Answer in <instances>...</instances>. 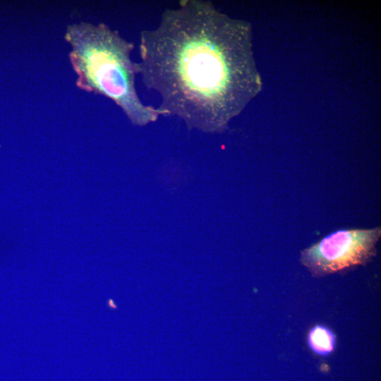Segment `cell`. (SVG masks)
Segmentation results:
<instances>
[{
  "instance_id": "obj_1",
  "label": "cell",
  "mask_w": 381,
  "mask_h": 381,
  "mask_svg": "<svg viewBox=\"0 0 381 381\" xmlns=\"http://www.w3.org/2000/svg\"><path fill=\"white\" fill-rule=\"evenodd\" d=\"M246 26L209 1L182 0L141 31L136 62L143 85L159 96L162 115L188 128L223 130L253 90Z\"/></svg>"
},
{
  "instance_id": "obj_2",
  "label": "cell",
  "mask_w": 381,
  "mask_h": 381,
  "mask_svg": "<svg viewBox=\"0 0 381 381\" xmlns=\"http://www.w3.org/2000/svg\"><path fill=\"white\" fill-rule=\"evenodd\" d=\"M64 38L71 48L69 58L79 89L110 99L134 125L145 126L162 115L138 95L137 66L131 58L133 43L105 23L85 21L68 25Z\"/></svg>"
},
{
  "instance_id": "obj_3",
  "label": "cell",
  "mask_w": 381,
  "mask_h": 381,
  "mask_svg": "<svg viewBox=\"0 0 381 381\" xmlns=\"http://www.w3.org/2000/svg\"><path fill=\"white\" fill-rule=\"evenodd\" d=\"M381 228L341 229L304 248L300 262L315 277L365 265L377 254Z\"/></svg>"
},
{
  "instance_id": "obj_4",
  "label": "cell",
  "mask_w": 381,
  "mask_h": 381,
  "mask_svg": "<svg viewBox=\"0 0 381 381\" xmlns=\"http://www.w3.org/2000/svg\"><path fill=\"white\" fill-rule=\"evenodd\" d=\"M307 340L310 349L320 356H327L335 348L336 337L332 330L324 325L313 327L309 330Z\"/></svg>"
}]
</instances>
